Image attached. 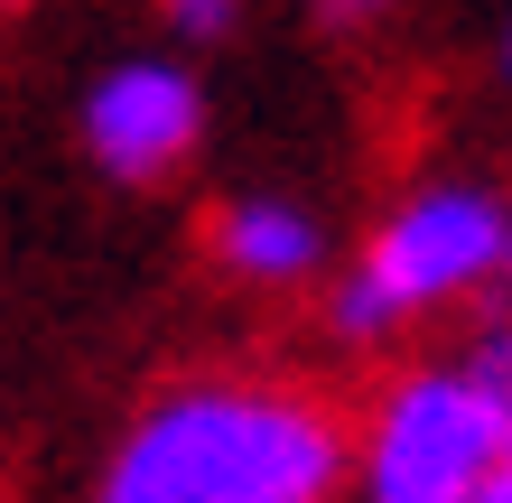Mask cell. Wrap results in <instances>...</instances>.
<instances>
[{
	"mask_svg": "<svg viewBox=\"0 0 512 503\" xmlns=\"http://www.w3.org/2000/svg\"><path fill=\"white\" fill-rule=\"evenodd\" d=\"M159 10H168V28H177V38H233V19H243V0H159Z\"/></svg>",
	"mask_w": 512,
	"mask_h": 503,
	"instance_id": "52a82bcc",
	"label": "cell"
},
{
	"mask_svg": "<svg viewBox=\"0 0 512 503\" xmlns=\"http://www.w3.org/2000/svg\"><path fill=\"white\" fill-rule=\"evenodd\" d=\"M466 503H512V438H503V457L485 466V485H475Z\"/></svg>",
	"mask_w": 512,
	"mask_h": 503,
	"instance_id": "9c48e42d",
	"label": "cell"
},
{
	"mask_svg": "<svg viewBox=\"0 0 512 503\" xmlns=\"http://www.w3.org/2000/svg\"><path fill=\"white\" fill-rule=\"evenodd\" d=\"M512 271V215L485 187H419L410 205H391L373 252L336 280V336L345 345H382L391 327L429 308H457L475 299L485 280Z\"/></svg>",
	"mask_w": 512,
	"mask_h": 503,
	"instance_id": "7a4b0ae2",
	"label": "cell"
},
{
	"mask_svg": "<svg viewBox=\"0 0 512 503\" xmlns=\"http://www.w3.org/2000/svg\"><path fill=\"white\" fill-rule=\"evenodd\" d=\"M503 75H512V28H503Z\"/></svg>",
	"mask_w": 512,
	"mask_h": 503,
	"instance_id": "30bf717a",
	"label": "cell"
},
{
	"mask_svg": "<svg viewBox=\"0 0 512 503\" xmlns=\"http://www.w3.org/2000/svg\"><path fill=\"white\" fill-rule=\"evenodd\" d=\"M84 140H94V159L112 177H168L187 168V150L205 140V94L177 66L159 56H131V66H112L94 94H84Z\"/></svg>",
	"mask_w": 512,
	"mask_h": 503,
	"instance_id": "277c9868",
	"label": "cell"
},
{
	"mask_svg": "<svg viewBox=\"0 0 512 503\" xmlns=\"http://www.w3.org/2000/svg\"><path fill=\"white\" fill-rule=\"evenodd\" d=\"M382 10H391V0H317V19H326V28H373Z\"/></svg>",
	"mask_w": 512,
	"mask_h": 503,
	"instance_id": "ba28073f",
	"label": "cell"
},
{
	"mask_svg": "<svg viewBox=\"0 0 512 503\" xmlns=\"http://www.w3.org/2000/svg\"><path fill=\"white\" fill-rule=\"evenodd\" d=\"M364 438L345 401L280 373H187L122 429L94 503H336Z\"/></svg>",
	"mask_w": 512,
	"mask_h": 503,
	"instance_id": "6da1fadb",
	"label": "cell"
},
{
	"mask_svg": "<svg viewBox=\"0 0 512 503\" xmlns=\"http://www.w3.org/2000/svg\"><path fill=\"white\" fill-rule=\"evenodd\" d=\"M317 252H326V233H317V215H298V205L243 196V205H224V215H215V261H224L233 280H252V289L308 280Z\"/></svg>",
	"mask_w": 512,
	"mask_h": 503,
	"instance_id": "5b68a950",
	"label": "cell"
},
{
	"mask_svg": "<svg viewBox=\"0 0 512 503\" xmlns=\"http://www.w3.org/2000/svg\"><path fill=\"white\" fill-rule=\"evenodd\" d=\"M457 364H466V382L485 392L503 420H512V317H485L466 345H457Z\"/></svg>",
	"mask_w": 512,
	"mask_h": 503,
	"instance_id": "8992f818",
	"label": "cell"
},
{
	"mask_svg": "<svg viewBox=\"0 0 512 503\" xmlns=\"http://www.w3.org/2000/svg\"><path fill=\"white\" fill-rule=\"evenodd\" d=\"M512 420L466 382V364H410L373 401L364 429V503H466L503 457Z\"/></svg>",
	"mask_w": 512,
	"mask_h": 503,
	"instance_id": "3957f363",
	"label": "cell"
}]
</instances>
